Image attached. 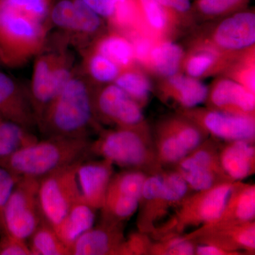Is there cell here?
I'll return each instance as SVG.
<instances>
[{"mask_svg": "<svg viewBox=\"0 0 255 255\" xmlns=\"http://www.w3.org/2000/svg\"><path fill=\"white\" fill-rule=\"evenodd\" d=\"M88 138L48 137L21 147L0 160V166L18 177L41 179L77 161L86 159Z\"/></svg>", "mask_w": 255, "mask_h": 255, "instance_id": "6da1fadb", "label": "cell"}, {"mask_svg": "<svg viewBox=\"0 0 255 255\" xmlns=\"http://www.w3.org/2000/svg\"><path fill=\"white\" fill-rule=\"evenodd\" d=\"M95 113L87 84L72 78L38 121L47 137L87 138Z\"/></svg>", "mask_w": 255, "mask_h": 255, "instance_id": "7a4b0ae2", "label": "cell"}, {"mask_svg": "<svg viewBox=\"0 0 255 255\" xmlns=\"http://www.w3.org/2000/svg\"><path fill=\"white\" fill-rule=\"evenodd\" d=\"M44 38L41 21L14 10L0 7V59L18 63L36 53Z\"/></svg>", "mask_w": 255, "mask_h": 255, "instance_id": "3957f363", "label": "cell"}, {"mask_svg": "<svg viewBox=\"0 0 255 255\" xmlns=\"http://www.w3.org/2000/svg\"><path fill=\"white\" fill-rule=\"evenodd\" d=\"M39 179L21 177L1 211L4 233L28 239L44 219L38 199Z\"/></svg>", "mask_w": 255, "mask_h": 255, "instance_id": "277c9868", "label": "cell"}, {"mask_svg": "<svg viewBox=\"0 0 255 255\" xmlns=\"http://www.w3.org/2000/svg\"><path fill=\"white\" fill-rule=\"evenodd\" d=\"M84 160L69 164L39 180L38 199L42 214L53 228L60 224L70 208L81 199L78 169Z\"/></svg>", "mask_w": 255, "mask_h": 255, "instance_id": "5b68a950", "label": "cell"}, {"mask_svg": "<svg viewBox=\"0 0 255 255\" xmlns=\"http://www.w3.org/2000/svg\"><path fill=\"white\" fill-rule=\"evenodd\" d=\"M90 153L100 155L120 167L133 169L152 163L156 156L139 128H124L103 132L97 140L91 142Z\"/></svg>", "mask_w": 255, "mask_h": 255, "instance_id": "8992f818", "label": "cell"}, {"mask_svg": "<svg viewBox=\"0 0 255 255\" xmlns=\"http://www.w3.org/2000/svg\"><path fill=\"white\" fill-rule=\"evenodd\" d=\"M234 184L223 182L184 200L177 215L178 231L193 225L209 226L222 214Z\"/></svg>", "mask_w": 255, "mask_h": 255, "instance_id": "52a82bcc", "label": "cell"}, {"mask_svg": "<svg viewBox=\"0 0 255 255\" xmlns=\"http://www.w3.org/2000/svg\"><path fill=\"white\" fill-rule=\"evenodd\" d=\"M94 110L107 122L124 128H139L143 120L139 103L115 84L93 97Z\"/></svg>", "mask_w": 255, "mask_h": 255, "instance_id": "ba28073f", "label": "cell"}, {"mask_svg": "<svg viewBox=\"0 0 255 255\" xmlns=\"http://www.w3.org/2000/svg\"><path fill=\"white\" fill-rule=\"evenodd\" d=\"M202 134L189 122L173 120L159 131L156 142V156L159 162L178 163L200 145Z\"/></svg>", "mask_w": 255, "mask_h": 255, "instance_id": "9c48e42d", "label": "cell"}, {"mask_svg": "<svg viewBox=\"0 0 255 255\" xmlns=\"http://www.w3.org/2000/svg\"><path fill=\"white\" fill-rule=\"evenodd\" d=\"M124 242L121 222L103 219L84 233L70 247V255H120Z\"/></svg>", "mask_w": 255, "mask_h": 255, "instance_id": "30bf717a", "label": "cell"}, {"mask_svg": "<svg viewBox=\"0 0 255 255\" xmlns=\"http://www.w3.org/2000/svg\"><path fill=\"white\" fill-rule=\"evenodd\" d=\"M179 163L178 172L185 179L188 185L197 191L207 190L217 182L223 172L219 156L210 149L194 150Z\"/></svg>", "mask_w": 255, "mask_h": 255, "instance_id": "8fae6325", "label": "cell"}, {"mask_svg": "<svg viewBox=\"0 0 255 255\" xmlns=\"http://www.w3.org/2000/svg\"><path fill=\"white\" fill-rule=\"evenodd\" d=\"M197 120L215 136L223 140L253 142L255 135L254 116L230 113L223 111H208L199 114Z\"/></svg>", "mask_w": 255, "mask_h": 255, "instance_id": "7c38bea8", "label": "cell"}, {"mask_svg": "<svg viewBox=\"0 0 255 255\" xmlns=\"http://www.w3.org/2000/svg\"><path fill=\"white\" fill-rule=\"evenodd\" d=\"M214 41L224 50H240L253 46L255 43V14L243 9L230 14L215 30Z\"/></svg>", "mask_w": 255, "mask_h": 255, "instance_id": "4fadbf2b", "label": "cell"}, {"mask_svg": "<svg viewBox=\"0 0 255 255\" xmlns=\"http://www.w3.org/2000/svg\"><path fill=\"white\" fill-rule=\"evenodd\" d=\"M49 14L58 27L83 34H92L102 26V17L82 0H57Z\"/></svg>", "mask_w": 255, "mask_h": 255, "instance_id": "5bb4252c", "label": "cell"}, {"mask_svg": "<svg viewBox=\"0 0 255 255\" xmlns=\"http://www.w3.org/2000/svg\"><path fill=\"white\" fill-rule=\"evenodd\" d=\"M112 177L113 164L109 161L84 160L78 169L82 200L93 209H102Z\"/></svg>", "mask_w": 255, "mask_h": 255, "instance_id": "9a60e30c", "label": "cell"}, {"mask_svg": "<svg viewBox=\"0 0 255 255\" xmlns=\"http://www.w3.org/2000/svg\"><path fill=\"white\" fill-rule=\"evenodd\" d=\"M211 104L223 112L253 116L255 109V93L240 82L220 80L210 95Z\"/></svg>", "mask_w": 255, "mask_h": 255, "instance_id": "2e32d148", "label": "cell"}, {"mask_svg": "<svg viewBox=\"0 0 255 255\" xmlns=\"http://www.w3.org/2000/svg\"><path fill=\"white\" fill-rule=\"evenodd\" d=\"M55 61L54 58L42 56L35 63L30 100L37 123L58 95L53 77Z\"/></svg>", "mask_w": 255, "mask_h": 255, "instance_id": "e0dca14e", "label": "cell"}, {"mask_svg": "<svg viewBox=\"0 0 255 255\" xmlns=\"http://www.w3.org/2000/svg\"><path fill=\"white\" fill-rule=\"evenodd\" d=\"M0 116L28 128L36 122L31 102L9 75L0 72Z\"/></svg>", "mask_w": 255, "mask_h": 255, "instance_id": "ac0fdd59", "label": "cell"}, {"mask_svg": "<svg viewBox=\"0 0 255 255\" xmlns=\"http://www.w3.org/2000/svg\"><path fill=\"white\" fill-rule=\"evenodd\" d=\"M255 158L254 145L248 140L231 142L219 157L223 172L235 181L244 179L254 172Z\"/></svg>", "mask_w": 255, "mask_h": 255, "instance_id": "d6986e66", "label": "cell"}, {"mask_svg": "<svg viewBox=\"0 0 255 255\" xmlns=\"http://www.w3.org/2000/svg\"><path fill=\"white\" fill-rule=\"evenodd\" d=\"M255 216V185L235 183L222 214L212 224L250 222Z\"/></svg>", "mask_w": 255, "mask_h": 255, "instance_id": "ffe728a7", "label": "cell"}, {"mask_svg": "<svg viewBox=\"0 0 255 255\" xmlns=\"http://www.w3.org/2000/svg\"><path fill=\"white\" fill-rule=\"evenodd\" d=\"M95 211L96 209L86 204L81 197L70 208L60 224L53 228L69 250L81 235L93 227Z\"/></svg>", "mask_w": 255, "mask_h": 255, "instance_id": "44dd1931", "label": "cell"}, {"mask_svg": "<svg viewBox=\"0 0 255 255\" xmlns=\"http://www.w3.org/2000/svg\"><path fill=\"white\" fill-rule=\"evenodd\" d=\"M168 78L169 93L184 108H194L207 99L208 87L198 79L178 74Z\"/></svg>", "mask_w": 255, "mask_h": 255, "instance_id": "7402d4cb", "label": "cell"}, {"mask_svg": "<svg viewBox=\"0 0 255 255\" xmlns=\"http://www.w3.org/2000/svg\"><path fill=\"white\" fill-rule=\"evenodd\" d=\"M28 239L31 255H70L68 247L45 219Z\"/></svg>", "mask_w": 255, "mask_h": 255, "instance_id": "603a6c76", "label": "cell"}, {"mask_svg": "<svg viewBox=\"0 0 255 255\" xmlns=\"http://www.w3.org/2000/svg\"><path fill=\"white\" fill-rule=\"evenodd\" d=\"M36 140L26 127L0 116V160Z\"/></svg>", "mask_w": 255, "mask_h": 255, "instance_id": "cb8c5ba5", "label": "cell"}, {"mask_svg": "<svg viewBox=\"0 0 255 255\" xmlns=\"http://www.w3.org/2000/svg\"><path fill=\"white\" fill-rule=\"evenodd\" d=\"M183 56L182 47L173 42L167 41L152 48L149 60L156 73L161 76L170 78L177 75Z\"/></svg>", "mask_w": 255, "mask_h": 255, "instance_id": "d4e9b609", "label": "cell"}, {"mask_svg": "<svg viewBox=\"0 0 255 255\" xmlns=\"http://www.w3.org/2000/svg\"><path fill=\"white\" fill-rule=\"evenodd\" d=\"M140 201L116 191L107 190L102 207L103 219L122 223L131 217L137 211Z\"/></svg>", "mask_w": 255, "mask_h": 255, "instance_id": "484cf974", "label": "cell"}, {"mask_svg": "<svg viewBox=\"0 0 255 255\" xmlns=\"http://www.w3.org/2000/svg\"><path fill=\"white\" fill-rule=\"evenodd\" d=\"M96 51L110 58L121 68L128 67L135 58L132 43L118 35L102 38L97 44Z\"/></svg>", "mask_w": 255, "mask_h": 255, "instance_id": "4316f807", "label": "cell"}, {"mask_svg": "<svg viewBox=\"0 0 255 255\" xmlns=\"http://www.w3.org/2000/svg\"><path fill=\"white\" fill-rule=\"evenodd\" d=\"M114 84L127 92L137 103L147 100L152 88L148 78L137 70L121 72Z\"/></svg>", "mask_w": 255, "mask_h": 255, "instance_id": "83f0119b", "label": "cell"}, {"mask_svg": "<svg viewBox=\"0 0 255 255\" xmlns=\"http://www.w3.org/2000/svg\"><path fill=\"white\" fill-rule=\"evenodd\" d=\"M163 187L162 194L158 201L154 204L155 212L162 211L165 206L179 204L184 200L188 191V185L185 179L179 172L162 174Z\"/></svg>", "mask_w": 255, "mask_h": 255, "instance_id": "f1b7e54d", "label": "cell"}, {"mask_svg": "<svg viewBox=\"0 0 255 255\" xmlns=\"http://www.w3.org/2000/svg\"><path fill=\"white\" fill-rule=\"evenodd\" d=\"M250 0H196L192 11L205 17H219L245 9Z\"/></svg>", "mask_w": 255, "mask_h": 255, "instance_id": "f546056e", "label": "cell"}, {"mask_svg": "<svg viewBox=\"0 0 255 255\" xmlns=\"http://www.w3.org/2000/svg\"><path fill=\"white\" fill-rule=\"evenodd\" d=\"M146 176L139 171H127L113 176L108 190L116 191L142 200V187Z\"/></svg>", "mask_w": 255, "mask_h": 255, "instance_id": "4dcf8cb0", "label": "cell"}, {"mask_svg": "<svg viewBox=\"0 0 255 255\" xmlns=\"http://www.w3.org/2000/svg\"><path fill=\"white\" fill-rule=\"evenodd\" d=\"M121 68L110 58L95 51L87 60V70L92 78L101 83L115 81L121 73Z\"/></svg>", "mask_w": 255, "mask_h": 255, "instance_id": "1f68e13d", "label": "cell"}, {"mask_svg": "<svg viewBox=\"0 0 255 255\" xmlns=\"http://www.w3.org/2000/svg\"><path fill=\"white\" fill-rule=\"evenodd\" d=\"M51 0H0V7L14 10L43 22L50 13Z\"/></svg>", "mask_w": 255, "mask_h": 255, "instance_id": "d6a6232c", "label": "cell"}, {"mask_svg": "<svg viewBox=\"0 0 255 255\" xmlns=\"http://www.w3.org/2000/svg\"><path fill=\"white\" fill-rule=\"evenodd\" d=\"M217 59V53L211 49H202L192 53L185 63L188 76L201 78L214 68Z\"/></svg>", "mask_w": 255, "mask_h": 255, "instance_id": "836d02e7", "label": "cell"}, {"mask_svg": "<svg viewBox=\"0 0 255 255\" xmlns=\"http://www.w3.org/2000/svg\"><path fill=\"white\" fill-rule=\"evenodd\" d=\"M139 11L143 15L150 27L157 31L167 28L169 14L157 0H136Z\"/></svg>", "mask_w": 255, "mask_h": 255, "instance_id": "e575fe53", "label": "cell"}, {"mask_svg": "<svg viewBox=\"0 0 255 255\" xmlns=\"http://www.w3.org/2000/svg\"><path fill=\"white\" fill-rule=\"evenodd\" d=\"M196 247L187 238H172L163 243L155 245L151 252L155 255H191L195 254Z\"/></svg>", "mask_w": 255, "mask_h": 255, "instance_id": "d590c367", "label": "cell"}, {"mask_svg": "<svg viewBox=\"0 0 255 255\" xmlns=\"http://www.w3.org/2000/svg\"><path fill=\"white\" fill-rule=\"evenodd\" d=\"M0 255H31L25 240L3 233L0 239Z\"/></svg>", "mask_w": 255, "mask_h": 255, "instance_id": "8d00e7d4", "label": "cell"}, {"mask_svg": "<svg viewBox=\"0 0 255 255\" xmlns=\"http://www.w3.org/2000/svg\"><path fill=\"white\" fill-rule=\"evenodd\" d=\"M163 187V175L155 174L146 177L142 187V199H145L152 206L158 201Z\"/></svg>", "mask_w": 255, "mask_h": 255, "instance_id": "74e56055", "label": "cell"}, {"mask_svg": "<svg viewBox=\"0 0 255 255\" xmlns=\"http://www.w3.org/2000/svg\"><path fill=\"white\" fill-rule=\"evenodd\" d=\"M20 178L0 166V211H2L8 198Z\"/></svg>", "mask_w": 255, "mask_h": 255, "instance_id": "f35d334b", "label": "cell"}, {"mask_svg": "<svg viewBox=\"0 0 255 255\" xmlns=\"http://www.w3.org/2000/svg\"><path fill=\"white\" fill-rule=\"evenodd\" d=\"M102 18L112 19L122 0H82Z\"/></svg>", "mask_w": 255, "mask_h": 255, "instance_id": "ab89813d", "label": "cell"}, {"mask_svg": "<svg viewBox=\"0 0 255 255\" xmlns=\"http://www.w3.org/2000/svg\"><path fill=\"white\" fill-rule=\"evenodd\" d=\"M168 14L186 16L192 12L190 0H157Z\"/></svg>", "mask_w": 255, "mask_h": 255, "instance_id": "60d3db41", "label": "cell"}, {"mask_svg": "<svg viewBox=\"0 0 255 255\" xmlns=\"http://www.w3.org/2000/svg\"><path fill=\"white\" fill-rule=\"evenodd\" d=\"M133 47L134 57L140 60V61H146L150 58L152 45L148 40L145 38H139L135 41Z\"/></svg>", "mask_w": 255, "mask_h": 255, "instance_id": "b9f144b4", "label": "cell"}, {"mask_svg": "<svg viewBox=\"0 0 255 255\" xmlns=\"http://www.w3.org/2000/svg\"><path fill=\"white\" fill-rule=\"evenodd\" d=\"M195 254L199 255H231L230 252L214 245L205 243L203 246L196 247Z\"/></svg>", "mask_w": 255, "mask_h": 255, "instance_id": "7bdbcfd3", "label": "cell"}, {"mask_svg": "<svg viewBox=\"0 0 255 255\" xmlns=\"http://www.w3.org/2000/svg\"><path fill=\"white\" fill-rule=\"evenodd\" d=\"M4 233V225H3L2 215L0 211V234Z\"/></svg>", "mask_w": 255, "mask_h": 255, "instance_id": "ee69618b", "label": "cell"}]
</instances>
